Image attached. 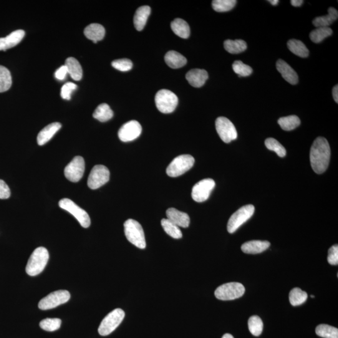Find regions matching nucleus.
I'll use <instances>...</instances> for the list:
<instances>
[{"instance_id":"1","label":"nucleus","mask_w":338,"mask_h":338,"mask_svg":"<svg viewBox=\"0 0 338 338\" xmlns=\"http://www.w3.org/2000/svg\"><path fill=\"white\" fill-rule=\"evenodd\" d=\"M330 157L331 149L326 138L321 137L316 138L310 150V162L315 173L321 174L327 170Z\"/></svg>"},{"instance_id":"2","label":"nucleus","mask_w":338,"mask_h":338,"mask_svg":"<svg viewBox=\"0 0 338 338\" xmlns=\"http://www.w3.org/2000/svg\"><path fill=\"white\" fill-rule=\"evenodd\" d=\"M49 259L46 248L40 247L33 252L26 266V272L30 276H37L44 271Z\"/></svg>"},{"instance_id":"3","label":"nucleus","mask_w":338,"mask_h":338,"mask_svg":"<svg viewBox=\"0 0 338 338\" xmlns=\"http://www.w3.org/2000/svg\"><path fill=\"white\" fill-rule=\"evenodd\" d=\"M123 226L127 240L138 248L145 249L146 248L145 234L140 224L133 219H129L125 222Z\"/></svg>"},{"instance_id":"4","label":"nucleus","mask_w":338,"mask_h":338,"mask_svg":"<svg viewBox=\"0 0 338 338\" xmlns=\"http://www.w3.org/2000/svg\"><path fill=\"white\" fill-rule=\"evenodd\" d=\"M125 317V312L122 309H115L110 312L101 322L98 333L101 336H108L114 331Z\"/></svg>"},{"instance_id":"5","label":"nucleus","mask_w":338,"mask_h":338,"mask_svg":"<svg viewBox=\"0 0 338 338\" xmlns=\"http://www.w3.org/2000/svg\"><path fill=\"white\" fill-rule=\"evenodd\" d=\"M195 163V159L191 155H181L176 157L168 165L166 173L171 178L183 175L190 170Z\"/></svg>"},{"instance_id":"6","label":"nucleus","mask_w":338,"mask_h":338,"mask_svg":"<svg viewBox=\"0 0 338 338\" xmlns=\"http://www.w3.org/2000/svg\"><path fill=\"white\" fill-rule=\"evenodd\" d=\"M156 107L160 112L171 113L176 110L178 105V97L175 93L168 90H160L155 95Z\"/></svg>"},{"instance_id":"7","label":"nucleus","mask_w":338,"mask_h":338,"mask_svg":"<svg viewBox=\"0 0 338 338\" xmlns=\"http://www.w3.org/2000/svg\"><path fill=\"white\" fill-rule=\"evenodd\" d=\"M245 288L239 282H229L221 285L215 291V296L222 301L238 299L243 296Z\"/></svg>"},{"instance_id":"8","label":"nucleus","mask_w":338,"mask_h":338,"mask_svg":"<svg viewBox=\"0 0 338 338\" xmlns=\"http://www.w3.org/2000/svg\"><path fill=\"white\" fill-rule=\"evenodd\" d=\"M255 208L253 205L242 207L231 216L228 223V231L233 234L253 216Z\"/></svg>"},{"instance_id":"9","label":"nucleus","mask_w":338,"mask_h":338,"mask_svg":"<svg viewBox=\"0 0 338 338\" xmlns=\"http://www.w3.org/2000/svg\"><path fill=\"white\" fill-rule=\"evenodd\" d=\"M60 208L64 209L77 219L83 228H88L90 227L91 221L89 215L84 209L80 208L76 204L69 199H62L59 202Z\"/></svg>"},{"instance_id":"10","label":"nucleus","mask_w":338,"mask_h":338,"mask_svg":"<svg viewBox=\"0 0 338 338\" xmlns=\"http://www.w3.org/2000/svg\"><path fill=\"white\" fill-rule=\"evenodd\" d=\"M70 299V292L67 290H59L47 295L40 300L39 307L42 310H49L55 308L60 305L66 303Z\"/></svg>"},{"instance_id":"11","label":"nucleus","mask_w":338,"mask_h":338,"mask_svg":"<svg viewBox=\"0 0 338 338\" xmlns=\"http://www.w3.org/2000/svg\"><path fill=\"white\" fill-rule=\"evenodd\" d=\"M216 128L219 137L224 142L228 143L238 137L235 126L226 117H220L216 120Z\"/></svg>"},{"instance_id":"12","label":"nucleus","mask_w":338,"mask_h":338,"mask_svg":"<svg viewBox=\"0 0 338 338\" xmlns=\"http://www.w3.org/2000/svg\"><path fill=\"white\" fill-rule=\"evenodd\" d=\"M110 171L107 167L102 165L94 166L88 177L87 184L88 188L95 190L101 188L109 181Z\"/></svg>"},{"instance_id":"13","label":"nucleus","mask_w":338,"mask_h":338,"mask_svg":"<svg viewBox=\"0 0 338 338\" xmlns=\"http://www.w3.org/2000/svg\"><path fill=\"white\" fill-rule=\"evenodd\" d=\"M215 186V181L213 179H203L193 187L192 198L197 203H203L208 200Z\"/></svg>"},{"instance_id":"14","label":"nucleus","mask_w":338,"mask_h":338,"mask_svg":"<svg viewBox=\"0 0 338 338\" xmlns=\"http://www.w3.org/2000/svg\"><path fill=\"white\" fill-rule=\"evenodd\" d=\"M85 164L84 158L80 156L73 158V160L65 168V178L72 183H77L81 180L85 172Z\"/></svg>"},{"instance_id":"15","label":"nucleus","mask_w":338,"mask_h":338,"mask_svg":"<svg viewBox=\"0 0 338 338\" xmlns=\"http://www.w3.org/2000/svg\"><path fill=\"white\" fill-rule=\"evenodd\" d=\"M142 126L136 120L125 123L118 130V135L123 142H130L137 138L142 133Z\"/></svg>"},{"instance_id":"16","label":"nucleus","mask_w":338,"mask_h":338,"mask_svg":"<svg viewBox=\"0 0 338 338\" xmlns=\"http://www.w3.org/2000/svg\"><path fill=\"white\" fill-rule=\"evenodd\" d=\"M25 35L24 30H18L6 37L0 38V51H6L7 50L16 46L24 39Z\"/></svg>"},{"instance_id":"17","label":"nucleus","mask_w":338,"mask_h":338,"mask_svg":"<svg viewBox=\"0 0 338 338\" xmlns=\"http://www.w3.org/2000/svg\"><path fill=\"white\" fill-rule=\"evenodd\" d=\"M276 68L284 79L290 84L296 85L298 83V75L297 73L284 60L279 59L276 63Z\"/></svg>"},{"instance_id":"18","label":"nucleus","mask_w":338,"mask_h":338,"mask_svg":"<svg viewBox=\"0 0 338 338\" xmlns=\"http://www.w3.org/2000/svg\"><path fill=\"white\" fill-rule=\"evenodd\" d=\"M167 219L172 223L181 228H188L190 224V218L188 214L177 210L175 208H169L166 211Z\"/></svg>"},{"instance_id":"19","label":"nucleus","mask_w":338,"mask_h":338,"mask_svg":"<svg viewBox=\"0 0 338 338\" xmlns=\"http://www.w3.org/2000/svg\"><path fill=\"white\" fill-rule=\"evenodd\" d=\"M186 77L189 84L194 87L200 88L205 84L209 75L206 70L196 69L190 70L186 74Z\"/></svg>"},{"instance_id":"20","label":"nucleus","mask_w":338,"mask_h":338,"mask_svg":"<svg viewBox=\"0 0 338 338\" xmlns=\"http://www.w3.org/2000/svg\"><path fill=\"white\" fill-rule=\"evenodd\" d=\"M62 127L61 123L54 122L50 123L40 131L37 136V142L39 145H44L54 137L55 133Z\"/></svg>"},{"instance_id":"21","label":"nucleus","mask_w":338,"mask_h":338,"mask_svg":"<svg viewBox=\"0 0 338 338\" xmlns=\"http://www.w3.org/2000/svg\"><path fill=\"white\" fill-rule=\"evenodd\" d=\"M270 245L271 244L268 241H251L243 244L241 249L244 253L256 254L266 251Z\"/></svg>"},{"instance_id":"22","label":"nucleus","mask_w":338,"mask_h":338,"mask_svg":"<svg viewBox=\"0 0 338 338\" xmlns=\"http://www.w3.org/2000/svg\"><path fill=\"white\" fill-rule=\"evenodd\" d=\"M84 34L88 39L92 40L96 44L103 39L105 35V30L102 25L92 24L85 28Z\"/></svg>"},{"instance_id":"23","label":"nucleus","mask_w":338,"mask_h":338,"mask_svg":"<svg viewBox=\"0 0 338 338\" xmlns=\"http://www.w3.org/2000/svg\"><path fill=\"white\" fill-rule=\"evenodd\" d=\"M150 12V8L148 6L140 7L136 11L133 17V24L138 31H142L144 29Z\"/></svg>"},{"instance_id":"24","label":"nucleus","mask_w":338,"mask_h":338,"mask_svg":"<svg viewBox=\"0 0 338 338\" xmlns=\"http://www.w3.org/2000/svg\"><path fill=\"white\" fill-rule=\"evenodd\" d=\"M65 66L68 70V74L73 80L79 81L83 76V70L81 65L77 60L74 57H69L65 61Z\"/></svg>"},{"instance_id":"25","label":"nucleus","mask_w":338,"mask_h":338,"mask_svg":"<svg viewBox=\"0 0 338 338\" xmlns=\"http://www.w3.org/2000/svg\"><path fill=\"white\" fill-rule=\"evenodd\" d=\"M165 61L169 67L174 69H179L187 64L186 58L176 51L167 52L165 56Z\"/></svg>"},{"instance_id":"26","label":"nucleus","mask_w":338,"mask_h":338,"mask_svg":"<svg viewBox=\"0 0 338 338\" xmlns=\"http://www.w3.org/2000/svg\"><path fill=\"white\" fill-rule=\"evenodd\" d=\"M337 10L334 8L330 7L328 9V14L325 16L316 18L312 22V24L317 28L329 27V25L337 20Z\"/></svg>"},{"instance_id":"27","label":"nucleus","mask_w":338,"mask_h":338,"mask_svg":"<svg viewBox=\"0 0 338 338\" xmlns=\"http://www.w3.org/2000/svg\"><path fill=\"white\" fill-rule=\"evenodd\" d=\"M171 29L176 35L182 39H188L191 30L188 23L181 19H176L171 23Z\"/></svg>"},{"instance_id":"28","label":"nucleus","mask_w":338,"mask_h":338,"mask_svg":"<svg viewBox=\"0 0 338 338\" xmlns=\"http://www.w3.org/2000/svg\"><path fill=\"white\" fill-rule=\"evenodd\" d=\"M113 112L107 103H102L96 108L93 117L101 122H105L113 117Z\"/></svg>"},{"instance_id":"29","label":"nucleus","mask_w":338,"mask_h":338,"mask_svg":"<svg viewBox=\"0 0 338 338\" xmlns=\"http://www.w3.org/2000/svg\"><path fill=\"white\" fill-rule=\"evenodd\" d=\"M287 47L289 50L297 56L301 58H306L309 56V50L306 45L300 40L296 39L290 40L287 42Z\"/></svg>"},{"instance_id":"30","label":"nucleus","mask_w":338,"mask_h":338,"mask_svg":"<svg viewBox=\"0 0 338 338\" xmlns=\"http://www.w3.org/2000/svg\"><path fill=\"white\" fill-rule=\"evenodd\" d=\"M224 49L231 54H238L247 49L246 42L243 40H227L224 43Z\"/></svg>"},{"instance_id":"31","label":"nucleus","mask_w":338,"mask_h":338,"mask_svg":"<svg viewBox=\"0 0 338 338\" xmlns=\"http://www.w3.org/2000/svg\"><path fill=\"white\" fill-rule=\"evenodd\" d=\"M332 30L329 27H318L310 33L309 37L312 42L319 44L326 38L331 36Z\"/></svg>"},{"instance_id":"32","label":"nucleus","mask_w":338,"mask_h":338,"mask_svg":"<svg viewBox=\"0 0 338 338\" xmlns=\"http://www.w3.org/2000/svg\"><path fill=\"white\" fill-rule=\"evenodd\" d=\"M278 123L284 130L290 131L298 127L301 123V120L296 115H290L288 117L280 118Z\"/></svg>"},{"instance_id":"33","label":"nucleus","mask_w":338,"mask_h":338,"mask_svg":"<svg viewBox=\"0 0 338 338\" xmlns=\"http://www.w3.org/2000/svg\"><path fill=\"white\" fill-rule=\"evenodd\" d=\"M161 225H162L165 233L172 238L178 239H181L183 237V233H182L181 229H179V227L172 223L168 219H162Z\"/></svg>"},{"instance_id":"34","label":"nucleus","mask_w":338,"mask_h":338,"mask_svg":"<svg viewBox=\"0 0 338 338\" xmlns=\"http://www.w3.org/2000/svg\"><path fill=\"white\" fill-rule=\"evenodd\" d=\"M307 298V294L298 287L292 289L289 292V302L293 306L304 303Z\"/></svg>"},{"instance_id":"35","label":"nucleus","mask_w":338,"mask_h":338,"mask_svg":"<svg viewBox=\"0 0 338 338\" xmlns=\"http://www.w3.org/2000/svg\"><path fill=\"white\" fill-rule=\"evenodd\" d=\"M12 84V75L9 70L0 65V93L9 90Z\"/></svg>"},{"instance_id":"36","label":"nucleus","mask_w":338,"mask_h":338,"mask_svg":"<svg viewBox=\"0 0 338 338\" xmlns=\"http://www.w3.org/2000/svg\"><path fill=\"white\" fill-rule=\"evenodd\" d=\"M317 336L324 338H338L336 327L327 324H319L316 328Z\"/></svg>"},{"instance_id":"37","label":"nucleus","mask_w":338,"mask_h":338,"mask_svg":"<svg viewBox=\"0 0 338 338\" xmlns=\"http://www.w3.org/2000/svg\"><path fill=\"white\" fill-rule=\"evenodd\" d=\"M236 4V0H214L212 6L217 12H226L233 10Z\"/></svg>"},{"instance_id":"38","label":"nucleus","mask_w":338,"mask_h":338,"mask_svg":"<svg viewBox=\"0 0 338 338\" xmlns=\"http://www.w3.org/2000/svg\"><path fill=\"white\" fill-rule=\"evenodd\" d=\"M265 145L269 150L274 151L280 157H284L286 155V150L278 141L273 138H268L265 140Z\"/></svg>"},{"instance_id":"39","label":"nucleus","mask_w":338,"mask_h":338,"mask_svg":"<svg viewBox=\"0 0 338 338\" xmlns=\"http://www.w3.org/2000/svg\"><path fill=\"white\" fill-rule=\"evenodd\" d=\"M248 327L252 334L255 336H259L263 330V322L259 316H253L249 319Z\"/></svg>"},{"instance_id":"40","label":"nucleus","mask_w":338,"mask_h":338,"mask_svg":"<svg viewBox=\"0 0 338 338\" xmlns=\"http://www.w3.org/2000/svg\"><path fill=\"white\" fill-rule=\"evenodd\" d=\"M61 319L58 318H47L40 322V326L47 331H55L61 326Z\"/></svg>"},{"instance_id":"41","label":"nucleus","mask_w":338,"mask_h":338,"mask_svg":"<svg viewBox=\"0 0 338 338\" xmlns=\"http://www.w3.org/2000/svg\"><path fill=\"white\" fill-rule=\"evenodd\" d=\"M234 72L239 77H248L253 73V69L248 65L244 64L243 62L235 61L233 65Z\"/></svg>"},{"instance_id":"42","label":"nucleus","mask_w":338,"mask_h":338,"mask_svg":"<svg viewBox=\"0 0 338 338\" xmlns=\"http://www.w3.org/2000/svg\"><path fill=\"white\" fill-rule=\"evenodd\" d=\"M112 65L114 69L120 72H128L132 69L133 64L129 59H123L116 60L112 62Z\"/></svg>"},{"instance_id":"43","label":"nucleus","mask_w":338,"mask_h":338,"mask_svg":"<svg viewBox=\"0 0 338 338\" xmlns=\"http://www.w3.org/2000/svg\"><path fill=\"white\" fill-rule=\"evenodd\" d=\"M77 88V85L72 82H68L63 85L61 89V97L63 99L70 100L71 95Z\"/></svg>"},{"instance_id":"44","label":"nucleus","mask_w":338,"mask_h":338,"mask_svg":"<svg viewBox=\"0 0 338 338\" xmlns=\"http://www.w3.org/2000/svg\"><path fill=\"white\" fill-rule=\"evenodd\" d=\"M327 261L331 265H337L338 264V246L336 245L332 246L329 249L328 256H327Z\"/></svg>"},{"instance_id":"45","label":"nucleus","mask_w":338,"mask_h":338,"mask_svg":"<svg viewBox=\"0 0 338 338\" xmlns=\"http://www.w3.org/2000/svg\"><path fill=\"white\" fill-rule=\"evenodd\" d=\"M11 196V192L9 186L5 182L0 180V199H9Z\"/></svg>"},{"instance_id":"46","label":"nucleus","mask_w":338,"mask_h":338,"mask_svg":"<svg viewBox=\"0 0 338 338\" xmlns=\"http://www.w3.org/2000/svg\"><path fill=\"white\" fill-rule=\"evenodd\" d=\"M68 74L67 68L65 65L60 67L55 73V77L59 80H64Z\"/></svg>"},{"instance_id":"47","label":"nucleus","mask_w":338,"mask_h":338,"mask_svg":"<svg viewBox=\"0 0 338 338\" xmlns=\"http://www.w3.org/2000/svg\"><path fill=\"white\" fill-rule=\"evenodd\" d=\"M332 96H333L334 100L337 103L338 102V86L336 85L334 86L333 89H332Z\"/></svg>"},{"instance_id":"48","label":"nucleus","mask_w":338,"mask_h":338,"mask_svg":"<svg viewBox=\"0 0 338 338\" xmlns=\"http://www.w3.org/2000/svg\"><path fill=\"white\" fill-rule=\"evenodd\" d=\"M304 1L302 0H291V4L293 7H301L303 4Z\"/></svg>"},{"instance_id":"49","label":"nucleus","mask_w":338,"mask_h":338,"mask_svg":"<svg viewBox=\"0 0 338 338\" xmlns=\"http://www.w3.org/2000/svg\"><path fill=\"white\" fill-rule=\"evenodd\" d=\"M270 4H271L272 5H274V6H276L277 4H279V1L278 0H270V1H268Z\"/></svg>"},{"instance_id":"50","label":"nucleus","mask_w":338,"mask_h":338,"mask_svg":"<svg viewBox=\"0 0 338 338\" xmlns=\"http://www.w3.org/2000/svg\"><path fill=\"white\" fill-rule=\"evenodd\" d=\"M222 338H234V337L233 336H232V335L230 334H225Z\"/></svg>"},{"instance_id":"51","label":"nucleus","mask_w":338,"mask_h":338,"mask_svg":"<svg viewBox=\"0 0 338 338\" xmlns=\"http://www.w3.org/2000/svg\"><path fill=\"white\" fill-rule=\"evenodd\" d=\"M311 297H312V298H314V296H313V295H311Z\"/></svg>"}]
</instances>
